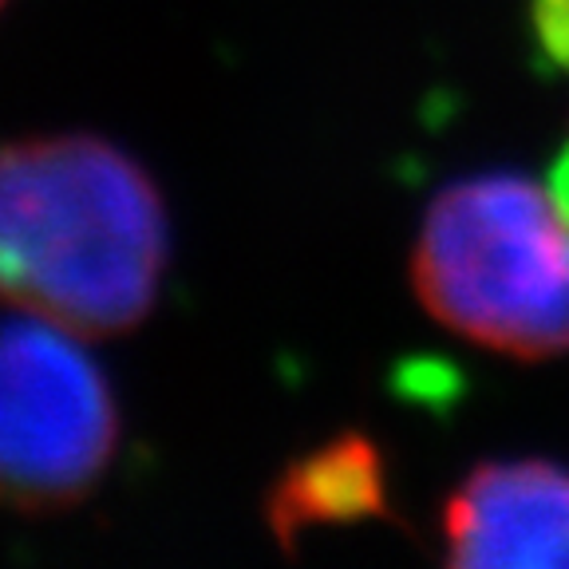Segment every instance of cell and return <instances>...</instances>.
I'll return each mask as SVG.
<instances>
[{"instance_id": "1", "label": "cell", "mask_w": 569, "mask_h": 569, "mask_svg": "<svg viewBox=\"0 0 569 569\" xmlns=\"http://www.w3.org/2000/svg\"><path fill=\"white\" fill-rule=\"evenodd\" d=\"M170 258L154 178L96 134L0 147V305L76 337L139 329Z\"/></svg>"}, {"instance_id": "8", "label": "cell", "mask_w": 569, "mask_h": 569, "mask_svg": "<svg viewBox=\"0 0 569 569\" xmlns=\"http://www.w3.org/2000/svg\"><path fill=\"white\" fill-rule=\"evenodd\" d=\"M0 4H4V0H0Z\"/></svg>"}, {"instance_id": "6", "label": "cell", "mask_w": 569, "mask_h": 569, "mask_svg": "<svg viewBox=\"0 0 569 569\" xmlns=\"http://www.w3.org/2000/svg\"><path fill=\"white\" fill-rule=\"evenodd\" d=\"M533 60L546 71L569 76V0H530L526 4Z\"/></svg>"}, {"instance_id": "3", "label": "cell", "mask_w": 569, "mask_h": 569, "mask_svg": "<svg viewBox=\"0 0 569 569\" xmlns=\"http://www.w3.org/2000/svg\"><path fill=\"white\" fill-rule=\"evenodd\" d=\"M119 447V403L68 329L0 320V507L71 510L103 482Z\"/></svg>"}, {"instance_id": "5", "label": "cell", "mask_w": 569, "mask_h": 569, "mask_svg": "<svg viewBox=\"0 0 569 569\" xmlns=\"http://www.w3.org/2000/svg\"><path fill=\"white\" fill-rule=\"evenodd\" d=\"M388 515L383 451L360 431L332 436L281 471L266 495V522L281 550L293 553L309 530L352 526Z\"/></svg>"}, {"instance_id": "2", "label": "cell", "mask_w": 569, "mask_h": 569, "mask_svg": "<svg viewBox=\"0 0 569 569\" xmlns=\"http://www.w3.org/2000/svg\"><path fill=\"white\" fill-rule=\"evenodd\" d=\"M411 284L443 329L490 352H569V213L522 174L462 178L427 206Z\"/></svg>"}, {"instance_id": "7", "label": "cell", "mask_w": 569, "mask_h": 569, "mask_svg": "<svg viewBox=\"0 0 569 569\" xmlns=\"http://www.w3.org/2000/svg\"><path fill=\"white\" fill-rule=\"evenodd\" d=\"M550 194L558 198V206L569 213V147L566 154L558 159V167H553V182H550Z\"/></svg>"}, {"instance_id": "4", "label": "cell", "mask_w": 569, "mask_h": 569, "mask_svg": "<svg viewBox=\"0 0 569 569\" xmlns=\"http://www.w3.org/2000/svg\"><path fill=\"white\" fill-rule=\"evenodd\" d=\"M447 561L569 569V471L546 459L479 462L443 502Z\"/></svg>"}]
</instances>
